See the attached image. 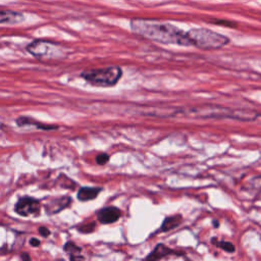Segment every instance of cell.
<instances>
[{"mask_svg":"<svg viewBox=\"0 0 261 261\" xmlns=\"http://www.w3.org/2000/svg\"><path fill=\"white\" fill-rule=\"evenodd\" d=\"M130 29L134 33L155 42L192 46L187 33L167 22L145 18H134L130 20Z\"/></svg>","mask_w":261,"mask_h":261,"instance_id":"cell-1","label":"cell"},{"mask_svg":"<svg viewBox=\"0 0 261 261\" xmlns=\"http://www.w3.org/2000/svg\"><path fill=\"white\" fill-rule=\"evenodd\" d=\"M27 50L38 58H61L66 55L65 48L45 40L33 41L27 46Z\"/></svg>","mask_w":261,"mask_h":261,"instance_id":"cell-4","label":"cell"},{"mask_svg":"<svg viewBox=\"0 0 261 261\" xmlns=\"http://www.w3.org/2000/svg\"><path fill=\"white\" fill-rule=\"evenodd\" d=\"M40 209H41L40 201L32 197L20 198L16 202L14 207L15 212L21 216L37 215L40 212Z\"/></svg>","mask_w":261,"mask_h":261,"instance_id":"cell-5","label":"cell"},{"mask_svg":"<svg viewBox=\"0 0 261 261\" xmlns=\"http://www.w3.org/2000/svg\"><path fill=\"white\" fill-rule=\"evenodd\" d=\"M40 241L38 240V239H35V238H32L31 240H30V244L33 246V247H38L39 245H40Z\"/></svg>","mask_w":261,"mask_h":261,"instance_id":"cell-18","label":"cell"},{"mask_svg":"<svg viewBox=\"0 0 261 261\" xmlns=\"http://www.w3.org/2000/svg\"><path fill=\"white\" fill-rule=\"evenodd\" d=\"M16 123L17 125L19 126H23V125H34V126H37L38 128H41V129H55L57 128V126L55 125H46V124H42L41 122L39 121H36L30 117H27V116H20L16 119Z\"/></svg>","mask_w":261,"mask_h":261,"instance_id":"cell-10","label":"cell"},{"mask_svg":"<svg viewBox=\"0 0 261 261\" xmlns=\"http://www.w3.org/2000/svg\"><path fill=\"white\" fill-rule=\"evenodd\" d=\"M121 216V211L114 207V206H108L100 209L97 213L98 220L103 224L113 223L119 219Z\"/></svg>","mask_w":261,"mask_h":261,"instance_id":"cell-6","label":"cell"},{"mask_svg":"<svg viewBox=\"0 0 261 261\" xmlns=\"http://www.w3.org/2000/svg\"><path fill=\"white\" fill-rule=\"evenodd\" d=\"M171 254H175V252L172 251L171 249H169L168 247L164 246L163 244H158L156 246V248L152 251V253L147 257V259L157 260V259H160V258H162L164 256L171 255Z\"/></svg>","mask_w":261,"mask_h":261,"instance_id":"cell-11","label":"cell"},{"mask_svg":"<svg viewBox=\"0 0 261 261\" xmlns=\"http://www.w3.org/2000/svg\"><path fill=\"white\" fill-rule=\"evenodd\" d=\"M39 233L42 236V237H48L50 234V230L47 228V227H44V226H41L39 228Z\"/></svg>","mask_w":261,"mask_h":261,"instance_id":"cell-17","label":"cell"},{"mask_svg":"<svg viewBox=\"0 0 261 261\" xmlns=\"http://www.w3.org/2000/svg\"><path fill=\"white\" fill-rule=\"evenodd\" d=\"M82 77L91 85L97 87L114 86L122 75V70L119 66H107L101 68L89 69L82 72Z\"/></svg>","mask_w":261,"mask_h":261,"instance_id":"cell-3","label":"cell"},{"mask_svg":"<svg viewBox=\"0 0 261 261\" xmlns=\"http://www.w3.org/2000/svg\"><path fill=\"white\" fill-rule=\"evenodd\" d=\"M109 160V156L106 154V153H101L99 155H97L96 157V162L100 165H103V164H106Z\"/></svg>","mask_w":261,"mask_h":261,"instance_id":"cell-15","label":"cell"},{"mask_svg":"<svg viewBox=\"0 0 261 261\" xmlns=\"http://www.w3.org/2000/svg\"><path fill=\"white\" fill-rule=\"evenodd\" d=\"M216 245L221 248L222 250H224L225 252H228V253H232L234 251V247L231 243L229 242H224V241H220V242H217Z\"/></svg>","mask_w":261,"mask_h":261,"instance_id":"cell-14","label":"cell"},{"mask_svg":"<svg viewBox=\"0 0 261 261\" xmlns=\"http://www.w3.org/2000/svg\"><path fill=\"white\" fill-rule=\"evenodd\" d=\"M102 191V188L100 187H82L79 191H77V199L82 202H86V201H90L95 199L98 194Z\"/></svg>","mask_w":261,"mask_h":261,"instance_id":"cell-9","label":"cell"},{"mask_svg":"<svg viewBox=\"0 0 261 261\" xmlns=\"http://www.w3.org/2000/svg\"><path fill=\"white\" fill-rule=\"evenodd\" d=\"M70 202H71V199L68 196L53 198L46 203L45 210H46L47 214H49V215L56 214V213L60 212L61 210L65 209L69 205Z\"/></svg>","mask_w":261,"mask_h":261,"instance_id":"cell-7","label":"cell"},{"mask_svg":"<svg viewBox=\"0 0 261 261\" xmlns=\"http://www.w3.org/2000/svg\"><path fill=\"white\" fill-rule=\"evenodd\" d=\"M187 34L193 46L205 50L219 49L229 42L225 36L208 29H192Z\"/></svg>","mask_w":261,"mask_h":261,"instance_id":"cell-2","label":"cell"},{"mask_svg":"<svg viewBox=\"0 0 261 261\" xmlns=\"http://www.w3.org/2000/svg\"><path fill=\"white\" fill-rule=\"evenodd\" d=\"M94 227H95V223H89V224H84L82 226H80L77 229L82 232H91L94 230Z\"/></svg>","mask_w":261,"mask_h":261,"instance_id":"cell-16","label":"cell"},{"mask_svg":"<svg viewBox=\"0 0 261 261\" xmlns=\"http://www.w3.org/2000/svg\"><path fill=\"white\" fill-rule=\"evenodd\" d=\"M24 19V15L21 12L13 10H0V24H15L19 23Z\"/></svg>","mask_w":261,"mask_h":261,"instance_id":"cell-8","label":"cell"},{"mask_svg":"<svg viewBox=\"0 0 261 261\" xmlns=\"http://www.w3.org/2000/svg\"><path fill=\"white\" fill-rule=\"evenodd\" d=\"M181 222V216L180 215H174L170 216L164 219L162 225H161V230L162 231H168L170 229L175 228L179 223Z\"/></svg>","mask_w":261,"mask_h":261,"instance_id":"cell-12","label":"cell"},{"mask_svg":"<svg viewBox=\"0 0 261 261\" xmlns=\"http://www.w3.org/2000/svg\"><path fill=\"white\" fill-rule=\"evenodd\" d=\"M21 258H22V259H29V260L31 259V258H30V256H28V255H25V254H23V255L21 256Z\"/></svg>","mask_w":261,"mask_h":261,"instance_id":"cell-19","label":"cell"},{"mask_svg":"<svg viewBox=\"0 0 261 261\" xmlns=\"http://www.w3.org/2000/svg\"><path fill=\"white\" fill-rule=\"evenodd\" d=\"M64 250L69 254L70 259H77V258H83L80 256L81 254V249L72 242H67L64 246Z\"/></svg>","mask_w":261,"mask_h":261,"instance_id":"cell-13","label":"cell"}]
</instances>
